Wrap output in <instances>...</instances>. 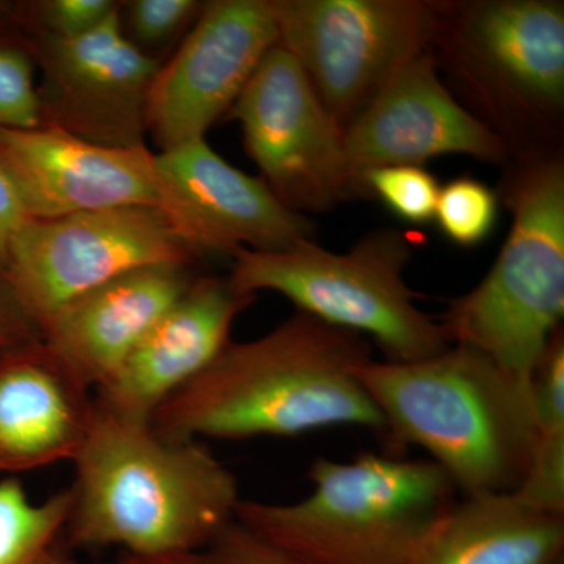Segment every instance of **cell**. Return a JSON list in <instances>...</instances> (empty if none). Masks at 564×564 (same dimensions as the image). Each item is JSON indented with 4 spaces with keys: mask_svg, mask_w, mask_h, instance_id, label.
I'll return each mask as SVG.
<instances>
[{
    "mask_svg": "<svg viewBox=\"0 0 564 564\" xmlns=\"http://www.w3.org/2000/svg\"><path fill=\"white\" fill-rule=\"evenodd\" d=\"M370 359L366 337L296 311L259 339L229 344L151 425L177 440L293 437L343 425L384 440L383 415L355 373Z\"/></svg>",
    "mask_w": 564,
    "mask_h": 564,
    "instance_id": "6da1fadb",
    "label": "cell"
},
{
    "mask_svg": "<svg viewBox=\"0 0 564 564\" xmlns=\"http://www.w3.org/2000/svg\"><path fill=\"white\" fill-rule=\"evenodd\" d=\"M65 529L82 545H120L132 556L191 554L236 519L239 485L196 440L155 432L96 406L74 459Z\"/></svg>",
    "mask_w": 564,
    "mask_h": 564,
    "instance_id": "7a4b0ae2",
    "label": "cell"
},
{
    "mask_svg": "<svg viewBox=\"0 0 564 564\" xmlns=\"http://www.w3.org/2000/svg\"><path fill=\"white\" fill-rule=\"evenodd\" d=\"M356 378L386 423L389 455L417 445L464 497L510 494L536 443L530 384L484 352L451 345L415 362H364Z\"/></svg>",
    "mask_w": 564,
    "mask_h": 564,
    "instance_id": "3957f363",
    "label": "cell"
},
{
    "mask_svg": "<svg viewBox=\"0 0 564 564\" xmlns=\"http://www.w3.org/2000/svg\"><path fill=\"white\" fill-rule=\"evenodd\" d=\"M314 489L291 505L240 500L236 521L307 564H406L456 502L454 481L432 459L359 454L318 456Z\"/></svg>",
    "mask_w": 564,
    "mask_h": 564,
    "instance_id": "277c9868",
    "label": "cell"
},
{
    "mask_svg": "<svg viewBox=\"0 0 564 564\" xmlns=\"http://www.w3.org/2000/svg\"><path fill=\"white\" fill-rule=\"evenodd\" d=\"M413 252V239L395 229L367 234L343 254L313 240L272 252L240 248L228 278L247 295L278 292L300 313L372 337L384 361L415 362L451 344L440 321L419 310V295L404 281Z\"/></svg>",
    "mask_w": 564,
    "mask_h": 564,
    "instance_id": "5b68a950",
    "label": "cell"
},
{
    "mask_svg": "<svg viewBox=\"0 0 564 564\" xmlns=\"http://www.w3.org/2000/svg\"><path fill=\"white\" fill-rule=\"evenodd\" d=\"M513 226L491 272L440 318L447 343L484 352L530 384L564 314L562 163L527 169L510 192Z\"/></svg>",
    "mask_w": 564,
    "mask_h": 564,
    "instance_id": "8992f818",
    "label": "cell"
},
{
    "mask_svg": "<svg viewBox=\"0 0 564 564\" xmlns=\"http://www.w3.org/2000/svg\"><path fill=\"white\" fill-rule=\"evenodd\" d=\"M278 43L291 52L347 129L397 70L429 52L440 11L421 0H269Z\"/></svg>",
    "mask_w": 564,
    "mask_h": 564,
    "instance_id": "52a82bcc",
    "label": "cell"
},
{
    "mask_svg": "<svg viewBox=\"0 0 564 564\" xmlns=\"http://www.w3.org/2000/svg\"><path fill=\"white\" fill-rule=\"evenodd\" d=\"M198 258L165 210L124 206L32 218L11 240L3 270L41 334L47 318L104 282Z\"/></svg>",
    "mask_w": 564,
    "mask_h": 564,
    "instance_id": "ba28073f",
    "label": "cell"
},
{
    "mask_svg": "<svg viewBox=\"0 0 564 564\" xmlns=\"http://www.w3.org/2000/svg\"><path fill=\"white\" fill-rule=\"evenodd\" d=\"M226 118L239 122L262 181L292 210L332 209L359 196L344 129L280 43L267 52Z\"/></svg>",
    "mask_w": 564,
    "mask_h": 564,
    "instance_id": "9c48e42d",
    "label": "cell"
},
{
    "mask_svg": "<svg viewBox=\"0 0 564 564\" xmlns=\"http://www.w3.org/2000/svg\"><path fill=\"white\" fill-rule=\"evenodd\" d=\"M24 32L39 70L40 126L99 147L147 144L148 93L162 61L129 43L118 10L79 39Z\"/></svg>",
    "mask_w": 564,
    "mask_h": 564,
    "instance_id": "30bf717a",
    "label": "cell"
},
{
    "mask_svg": "<svg viewBox=\"0 0 564 564\" xmlns=\"http://www.w3.org/2000/svg\"><path fill=\"white\" fill-rule=\"evenodd\" d=\"M278 41L269 0L204 2L191 32L151 82L147 128L159 152L206 139Z\"/></svg>",
    "mask_w": 564,
    "mask_h": 564,
    "instance_id": "8fae6325",
    "label": "cell"
},
{
    "mask_svg": "<svg viewBox=\"0 0 564 564\" xmlns=\"http://www.w3.org/2000/svg\"><path fill=\"white\" fill-rule=\"evenodd\" d=\"M165 212L185 242L204 254L240 248L272 252L313 240L306 215L278 198L262 177L248 176L217 154L206 139L155 154Z\"/></svg>",
    "mask_w": 564,
    "mask_h": 564,
    "instance_id": "7c38bea8",
    "label": "cell"
},
{
    "mask_svg": "<svg viewBox=\"0 0 564 564\" xmlns=\"http://www.w3.org/2000/svg\"><path fill=\"white\" fill-rule=\"evenodd\" d=\"M0 169L20 193L31 220L113 207L166 206L155 154L147 144L99 147L43 126L0 128Z\"/></svg>",
    "mask_w": 564,
    "mask_h": 564,
    "instance_id": "4fadbf2b",
    "label": "cell"
},
{
    "mask_svg": "<svg viewBox=\"0 0 564 564\" xmlns=\"http://www.w3.org/2000/svg\"><path fill=\"white\" fill-rule=\"evenodd\" d=\"M345 152L358 195L362 180L381 166L422 165L445 154L499 163L505 141L455 101L437 76L430 52L386 82L344 131Z\"/></svg>",
    "mask_w": 564,
    "mask_h": 564,
    "instance_id": "5bb4252c",
    "label": "cell"
},
{
    "mask_svg": "<svg viewBox=\"0 0 564 564\" xmlns=\"http://www.w3.org/2000/svg\"><path fill=\"white\" fill-rule=\"evenodd\" d=\"M254 300L237 291L229 278L196 276L118 372L96 389V406L122 421L151 423L173 393L232 343L234 322Z\"/></svg>",
    "mask_w": 564,
    "mask_h": 564,
    "instance_id": "9a60e30c",
    "label": "cell"
},
{
    "mask_svg": "<svg viewBox=\"0 0 564 564\" xmlns=\"http://www.w3.org/2000/svg\"><path fill=\"white\" fill-rule=\"evenodd\" d=\"M91 392L41 339L0 352V474L74 462L95 423Z\"/></svg>",
    "mask_w": 564,
    "mask_h": 564,
    "instance_id": "2e32d148",
    "label": "cell"
},
{
    "mask_svg": "<svg viewBox=\"0 0 564 564\" xmlns=\"http://www.w3.org/2000/svg\"><path fill=\"white\" fill-rule=\"evenodd\" d=\"M196 276L187 263H161L121 274L47 318L41 340L95 392L118 372Z\"/></svg>",
    "mask_w": 564,
    "mask_h": 564,
    "instance_id": "e0dca14e",
    "label": "cell"
},
{
    "mask_svg": "<svg viewBox=\"0 0 564 564\" xmlns=\"http://www.w3.org/2000/svg\"><path fill=\"white\" fill-rule=\"evenodd\" d=\"M564 516L510 494L463 497L423 534L406 564H563Z\"/></svg>",
    "mask_w": 564,
    "mask_h": 564,
    "instance_id": "ac0fdd59",
    "label": "cell"
},
{
    "mask_svg": "<svg viewBox=\"0 0 564 564\" xmlns=\"http://www.w3.org/2000/svg\"><path fill=\"white\" fill-rule=\"evenodd\" d=\"M466 36L481 62L519 96L560 107L564 98V9L549 0L474 7Z\"/></svg>",
    "mask_w": 564,
    "mask_h": 564,
    "instance_id": "d6986e66",
    "label": "cell"
},
{
    "mask_svg": "<svg viewBox=\"0 0 564 564\" xmlns=\"http://www.w3.org/2000/svg\"><path fill=\"white\" fill-rule=\"evenodd\" d=\"M69 508V488L33 503L18 478L0 480V564L39 562L65 529Z\"/></svg>",
    "mask_w": 564,
    "mask_h": 564,
    "instance_id": "ffe728a7",
    "label": "cell"
},
{
    "mask_svg": "<svg viewBox=\"0 0 564 564\" xmlns=\"http://www.w3.org/2000/svg\"><path fill=\"white\" fill-rule=\"evenodd\" d=\"M39 70L24 29L0 14V128H39Z\"/></svg>",
    "mask_w": 564,
    "mask_h": 564,
    "instance_id": "44dd1931",
    "label": "cell"
},
{
    "mask_svg": "<svg viewBox=\"0 0 564 564\" xmlns=\"http://www.w3.org/2000/svg\"><path fill=\"white\" fill-rule=\"evenodd\" d=\"M204 9L199 0H124L118 3L122 35L148 57H158L192 29Z\"/></svg>",
    "mask_w": 564,
    "mask_h": 564,
    "instance_id": "7402d4cb",
    "label": "cell"
},
{
    "mask_svg": "<svg viewBox=\"0 0 564 564\" xmlns=\"http://www.w3.org/2000/svg\"><path fill=\"white\" fill-rule=\"evenodd\" d=\"M497 212L499 203L488 185L473 177H458L441 188L434 218L447 239L469 248L488 239Z\"/></svg>",
    "mask_w": 564,
    "mask_h": 564,
    "instance_id": "603a6c76",
    "label": "cell"
},
{
    "mask_svg": "<svg viewBox=\"0 0 564 564\" xmlns=\"http://www.w3.org/2000/svg\"><path fill=\"white\" fill-rule=\"evenodd\" d=\"M366 195H377L397 217L426 225L436 215L440 184L422 165H391L364 176Z\"/></svg>",
    "mask_w": 564,
    "mask_h": 564,
    "instance_id": "cb8c5ba5",
    "label": "cell"
},
{
    "mask_svg": "<svg viewBox=\"0 0 564 564\" xmlns=\"http://www.w3.org/2000/svg\"><path fill=\"white\" fill-rule=\"evenodd\" d=\"M117 10L115 0H31L13 2L11 17L29 31L70 40L101 28Z\"/></svg>",
    "mask_w": 564,
    "mask_h": 564,
    "instance_id": "d4e9b609",
    "label": "cell"
},
{
    "mask_svg": "<svg viewBox=\"0 0 564 564\" xmlns=\"http://www.w3.org/2000/svg\"><path fill=\"white\" fill-rule=\"evenodd\" d=\"M209 545V564H307L267 543L236 519Z\"/></svg>",
    "mask_w": 564,
    "mask_h": 564,
    "instance_id": "484cf974",
    "label": "cell"
},
{
    "mask_svg": "<svg viewBox=\"0 0 564 564\" xmlns=\"http://www.w3.org/2000/svg\"><path fill=\"white\" fill-rule=\"evenodd\" d=\"M40 339L39 326L25 313L6 270L0 267V352Z\"/></svg>",
    "mask_w": 564,
    "mask_h": 564,
    "instance_id": "4316f807",
    "label": "cell"
},
{
    "mask_svg": "<svg viewBox=\"0 0 564 564\" xmlns=\"http://www.w3.org/2000/svg\"><path fill=\"white\" fill-rule=\"evenodd\" d=\"M31 220L20 193L14 188L13 182L0 169V267L6 265L7 254L11 240L18 231Z\"/></svg>",
    "mask_w": 564,
    "mask_h": 564,
    "instance_id": "83f0119b",
    "label": "cell"
},
{
    "mask_svg": "<svg viewBox=\"0 0 564 564\" xmlns=\"http://www.w3.org/2000/svg\"><path fill=\"white\" fill-rule=\"evenodd\" d=\"M129 564H209L207 560H195L191 554H176L166 556H155V558H140V556H132V562Z\"/></svg>",
    "mask_w": 564,
    "mask_h": 564,
    "instance_id": "f1b7e54d",
    "label": "cell"
},
{
    "mask_svg": "<svg viewBox=\"0 0 564 564\" xmlns=\"http://www.w3.org/2000/svg\"><path fill=\"white\" fill-rule=\"evenodd\" d=\"M52 547H54V545H52ZM52 547L50 549V551L46 552V554L41 556L39 562H36L35 564H74L70 562H66V560L58 558V556L52 554Z\"/></svg>",
    "mask_w": 564,
    "mask_h": 564,
    "instance_id": "f546056e",
    "label": "cell"
},
{
    "mask_svg": "<svg viewBox=\"0 0 564 564\" xmlns=\"http://www.w3.org/2000/svg\"><path fill=\"white\" fill-rule=\"evenodd\" d=\"M11 7H13V2H2V0H0V14L9 13Z\"/></svg>",
    "mask_w": 564,
    "mask_h": 564,
    "instance_id": "4dcf8cb0",
    "label": "cell"
}]
</instances>
